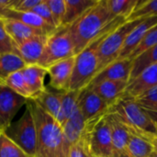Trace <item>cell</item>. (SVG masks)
<instances>
[{"label": "cell", "mask_w": 157, "mask_h": 157, "mask_svg": "<svg viewBox=\"0 0 157 157\" xmlns=\"http://www.w3.org/2000/svg\"><path fill=\"white\" fill-rule=\"evenodd\" d=\"M132 134L145 140L157 135V123L135 102V99L123 94L109 109Z\"/></svg>", "instance_id": "cell-4"}, {"label": "cell", "mask_w": 157, "mask_h": 157, "mask_svg": "<svg viewBox=\"0 0 157 157\" xmlns=\"http://www.w3.org/2000/svg\"><path fill=\"white\" fill-rule=\"evenodd\" d=\"M52 15L56 28L62 26L65 15V0H45Z\"/></svg>", "instance_id": "cell-35"}, {"label": "cell", "mask_w": 157, "mask_h": 157, "mask_svg": "<svg viewBox=\"0 0 157 157\" xmlns=\"http://www.w3.org/2000/svg\"><path fill=\"white\" fill-rule=\"evenodd\" d=\"M157 24V17H152L144 18L140 24H138L133 30L127 37L124 45L120 52L118 60L128 59L132 52L137 48V46L144 40L147 32Z\"/></svg>", "instance_id": "cell-16"}, {"label": "cell", "mask_w": 157, "mask_h": 157, "mask_svg": "<svg viewBox=\"0 0 157 157\" xmlns=\"http://www.w3.org/2000/svg\"><path fill=\"white\" fill-rule=\"evenodd\" d=\"M3 83L7 87H9L11 90H13L15 93L23 97L24 98H26V99L31 98L30 92L26 85V82L22 75L21 70L11 74L9 76H7V78Z\"/></svg>", "instance_id": "cell-32"}, {"label": "cell", "mask_w": 157, "mask_h": 157, "mask_svg": "<svg viewBox=\"0 0 157 157\" xmlns=\"http://www.w3.org/2000/svg\"><path fill=\"white\" fill-rule=\"evenodd\" d=\"M26 63L15 53L0 54V82H4L11 74L22 70Z\"/></svg>", "instance_id": "cell-27"}, {"label": "cell", "mask_w": 157, "mask_h": 157, "mask_svg": "<svg viewBox=\"0 0 157 157\" xmlns=\"http://www.w3.org/2000/svg\"><path fill=\"white\" fill-rule=\"evenodd\" d=\"M29 12H32V13L36 14L41 19H43L46 23H48L49 25L52 26L53 28H56L55 24H54V20H53L52 15V13H51V11H50V9H49L45 0H41L40 3L39 5H37L35 7H33Z\"/></svg>", "instance_id": "cell-36"}, {"label": "cell", "mask_w": 157, "mask_h": 157, "mask_svg": "<svg viewBox=\"0 0 157 157\" xmlns=\"http://www.w3.org/2000/svg\"><path fill=\"white\" fill-rule=\"evenodd\" d=\"M16 0H0V13L6 9H13Z\"/></svg>", "instance_id": "cell-39"}, {"label": "cell", "mask_w": 157, "mask_h": 157, "mask_svg": "<svg viewBox=\"0 0 157 157\" xmlns=\"http://www.w3.org/2000/svg\"><path fill=\"white\" fill-rule=\"evenodd\" d=\"M112 20L106 0H98L94 6L70 25L69 33L75 54L80 53L95 40Z\"/></svg>", "instance_id": "cell-2"}, {"label": "cell", "mask_w": 157, "mask_h": 157, "mask_svg": "<svg viewBox=\"0 0 157 157\" xmlns=\"http://www.w3.org/2000/svg\"><path fill=\"white\" fill-rule=\"evenodd\" d=\"M75 56L70 57L59 61L47 69V73L50 76L49 86L52 89L58 91H67L69 90L70 81L72 74L74 71Z\"/></svg>", "instance_id": "cell-11"}, {"label": "cell", "mask_w": 157, "mask_h": 157, "mask_svg": "<svg viewBox=\"0 0 157 157\" xmlns=\"http://www.w3.org/2000/svg\"><path fill=\"white\" fill-rule=\"evenodd\" d=\"M3 27L14 43H20L39 35H47L41 30L33 29L18 20L1 17Z\"/></svg>", "instance_id": "cell-18"}, {"label": "cell", "mask_w": 157, "mask_h": 157, "mask_svg": "<svg viewBox=\"0 0 157 157\" xmlns=\"http://www.w3.org/2000/svg\"><path fill=\"white\" fill-rule=\"evenodd\" d=\"M98 0H65V15L62 26H70Z\"/></svg>", "instance_id": "cell-23"}, {"label": "cell", "mask_w": 157, "mask_h": 157, "mask_svg": "<svg viewBox=\"0 0 157 157\" xmlns=\"http://www.w3.org/2000/svg\"><path fill=\"white\" fill-rule=\"evenodd\" d=\"M106 118L109 124L114 157H129L127 144L131 132L111 113L108 112Z\"/></svg>", "instance_id": "cell-15"}, {"label": "cell", "mask_w": 157, "mask_h": 157, "mask_svg": "<svg viewBox=\"0 0 157 157\" xmlns=\"http://www.w3.org/2000/svg\"><path fill=\"white\" fill-rule=\"evenodd\" d=\"M134 99L137 105L157 123V86Z\"/></svg>", "instance_id": "cell-30"}, {"label": "cell", "mask_w": 157, "mask_h": 157, "mask_svg": "<svg viewBox=\"0 0 157 157\" xmlns=\"http://www.w3.org/2000/svg\"><path fill=\"white\" fill-rule=\"evenodd\" d=\"M0 18H1V17H0Z\"/></svg>", "instance_id": "cell-43"}, {"label": "cell", "mask_w": 157, "mask_h": 157, "mask_svg": "<svg viewBox=\"0 0 157 157\" xmlns=\"http://www.w3.org/2000/svg\"><path fill=\"white\" fill-rule=\"evenodd\" d=\"M35 121L37 148L35 157H69L68 144L63 127L32 99H27Z\"/></svg>", "instance_id": "cell-1"}, {"label": "cell", "mask_w": 157, "mask_h": 157, "mask_svg": "<svg viewBox=\"0 0 157 157\" xmlns=\"http://www.w3.org/2000/svg\"><path fill=\"white\" fill-rule=\"evenodd\" d=\"M63 92L64 91H58L52 88L46 87L42 92H40L39 95L31 99L48 114L56 119L61 108Z\"/></svg>", "instance_id": "cell-21"}, {"label": "cell", "mask_w": 157, "mask_h": 157, "mask_svg": "<svg viewBox=\"0 0 157 157\" xmlns=\"http://www.w3.org/2000/svg\"><path fill=\"white\" fill-rule=\"evenodd\" d=\"M152 17H157V0L140 1L134 10L126 18V21L144 19Z\"/></svg>", "instance_id": "cell-31"}, {"label": "cell", "mask_w": 157, "mask_h": 157, "mask_svg": "<svg viewBox=\"0 0 157 157\" xmlns=\"http://www.w3.org/2000/svg\"><path fill=\"white\" fill-rule=\"evenodd\" d=\"M48 35H39L20 43H14L13 53L17 54L26 65L38 64L42 54Z\"/></svg>", "instance_id": "cell-12"}, {"label": "cell", "mask_w": 157, "mask_h": 157, "mask_svg": "<svg viewBox=\"0 0 157 157\" xmlns=\"http://www.w3.org/2000/svg\"><path fill=\"white\" fill-rule=\"evenodd\" d=\"M5 133L29 156H36L37 130L31 109L26 102V109L22 116L5 131Z\"/></svg>", "instance_id": "cell-6"}, {"label": "cell", "mask_w": 157, "mask_h": 157, "mask_svg": "<svg viewBox=\"0 0 157 157\" xmlns=\"http://www.w3.org/2000/svg\"><path fill=\"white\" fill-rule=\"evenodd\" d=\"M143 20L144 19L126 21L103 39V40L99 44L98 52V74L102 69L107 67L109 64L118 60V57L120 55V52L124 45L127 37L133 30V29L138 24H140Z\"/></svg>", "instance_id": "cell-7"}, {"label": "cell", "mask_w": 157, "mask_h": 157, "mask_svg": "<svg viewBox=\"0 0 157 157\" xmlns=\"http://www.w3.org/2000/svg\"><path fill=\"white\" fill-rule=\"evenodd\" d=\"M157 44V24L154 26L145 35L144 40L141 41V43L137 46V48L132 52V53L129 56L128 59L133 61L137 56L142 54L144 52L148 50L149 48L155 46Z\"/></svg>", "instance_id": "cell-34"}, {"label": "cell", "mask_w": 157, "mask_h": 157, "mask_svg": "<svg viewBox=\"0 0 157 157\" xmlns=\"http://www.w3.org/2000/svg\"><path fill=\"white\" fill-rule=\"evenodd\" d=\"M90 152L96 157H114L109 124L106 114L94 125L89 141Z\"/></svg>", "instance_id": "cell-8"}, {"label": "cell", "mask_w": 157, "mask_h": 157, "mask_svg": "<svg viewBox=\"0 0 157 157\" xmlns=\"http://www.w3.org/2000/svg\"><path fill=\"white\" fill-rule=\"evenodd\" d=\"M0 17L3 18H11L18 20L33 29L41 30L47 35H50L57 29L49 25L39 16L29 11H17L12 9H6L0 13Z\"/></svg>", "instance_id": "cell-19"}, {"label": "cell", "mask_w": 157, "mask_h": 157, "mask_svg": "<svg viewBox=\"0 0 157 157\" xmlns=\"http://www.w3.org/2000/svg\"><path fill=\"white\" fill-rule=\"evenodd\" d=\"M149 157H157V152H155V151H153V153L150 155V156Z\"/></svg>", "instance_id": "cell-41"}, {"label": "cell", "mask_w": 157, "mask_h": 157, "mask_svg": "<svg viewBox=\"0 0 157 157\" xmlns=\"http://www.w3.org/2000/svg\"><path fill=\"white\" fill-rule=\"evenodd\" d=\"M13 40L5 30L0 19V54L13 52Z\"/></svg>", "instance_id": "cell-37"}, {"label": "cell", "mask_w": 157, "mask_h": 157, "mask_svg": "<svg viewBox=\"0 0 157 157\" xmlns=\"http://www.w3.org/2000/svg\"><path fill=\"white\" fill-rule=\"evenodd\" d=\"M27 99L0 82V132H5Z\"/></svg>", "instance_id": "cell-9"}, {"label": "cell", "mask_w": 157, "mask_h": 157, "mask_svg": "<svg viewBox=\"0 0 157 157\" xmlns=\"http://www.w3.org/2000/svg\"><path fill=\"white\" fill-rule=\"evenodd\" d=\"M41 0H16L12 10L30 11L33 7L40 3Z\"/></svg>", "instance_id": "cell-38"}, {"label": "cell", "mask_w": 157, "mask_h": 157, "mask_svg": "<svg viewBox=\"0 0 157 157\" xmlns=\"http://www.w3.org/2000/svg\"><path fill=\"white\" fill-rule=\"evenodd\" d=\"M127 151L129 157H149L154 149L147 140L131 133L127 144Z\"/></svg>", "instance_id": "cell-28"}, {"label": "cell", "mask_w": 157, "mask_h": 157, "mask_svg": "<svg viewBox=\"0 0 157 157\" xmlns=\"http://www.w3.org/2000/svg\"><path fill=\"white\" fill-rule=\"evenodd\" d=\"M104 116V115H103ZM98 117L91 121H88L86 122V126L84 129V132L80 137V139L75 143L71 147L69 151V157H91L90 152V146H89V141H90V133L91 131L96 124V122L101 118Z\"/></svg>", "instance_id": "cell-24"}, {"label": "cell", "mask_w": 157, "mask_h": 157, "mask_svg": "<svg viewBox=\"0 0 157 157\" xmlns=\"http://www.w3.org/2000/svg\"><path fill=\"white\" fill-rule=\"evenodd\" d=\"M132 67V61L130 59L116 60L97 74L87 86H92L104 81H123L129 83Z\"/></svg>", "instance_id": "cell-13"}, {"label": "cell", "mask_w": 157, "mask_h": 157, "mask_svg": "<svg viewBox=\"0 0 157 157\" xmlns=\"http://www.w3.org/2000/svg\"><path fill=\"white\" fill-rule=\"evenodd\" d=\"M77 106L86 122L107 114L109 109V106L101 98L86 87L81 90Z\"/></svg>", "instance_id": "cell-10"}, {"label": "cell", "mask_w": 157, "mask_h": 157, "mask_svg": "<svg viewBox=\"0 0 157 157\" xmlns=\"http://www.w3.org/2000/svg\"><path fill=\"white\" fill-rule=\"evenodd\" d=\"M91 157H96V156H93V155H92V156H91Z\"/></svg>", "instance_id": "cell-42"}, {"label": "cell", "mask_w": 157, "mask_h": 157, "mask_svg": "<svg viewBox=\"0 0 157 157\" xmlns=\"http://www.w3.org/2000/svg\"><path fill=\"white\" fill-rule=\"evenodd\" d=\"M0 157H30L17 145L5 132H0Z\"/></svg>", "instance_id": "cell-33"}, {"label": "cell", "mask_w": 157, "mask_h": 157, "mask_svg": "<svg viewBox=\"0 0 157 157\" xmlns=\"http://www.w3.org/2000/svg\"><path fill=\"white\" fill-rule=\"evenodd\" d=\"M126 22L125 17H118L110 21L103 32L93 40L86 49L75 55L74 71L72 74L69 90L81 91L86 88L98 74V47L103 39Z\"/></svg>", "instance_id": "cell-3"}, {"label": "cell", "mask_w": 157, "mask_h": 157, "mask_svg": "<svg viewBox=\"0 0 157 157\" xmlns=\"http://www.w3.org/2000/svg\"><path fill=\"white\" fill-rule=\"evenodd\" d=\"M81 91L76 90H67L63 92L61 108L56 118L57 121L62 127L66 123L68 119L72 116L75 109L77 108V100Z\"/></svg>", "instance_id": "cell-25"}, {"label": "cell", "mask_w": 157, "mask_h": 157, "mask_svg": "<svg viewBox=\"0 0 157 157\" xmlns=\"http://www.w3.org/2000/svg\"><path fill=\"white\" fill-rule=\"evenodd\" d=\"M21 73L30 92L31 98L39 95L46 88V86H44V79L45 76L48 75L46 68L39 64H30L26 65L21 70Z\"/></svg>", "instance_id": "cell-20"}, {"label": "cell", "mask_w": 157, "mask_h": 157, "mask_svg": "<svg viewBox=\"0 0 157 157\" xmlns=\"http://www.w3.org/2000/svg\"><path fill=\"white\" fill-rule=\"evenodd\" d=\"M157 86V63L144 69L128 83L124 95L136 98Z\"/></svg>", "instance_id": "cell-14"}, {"label": "cell", "mask_w": 157, "mask_h": 157, "mask_svg": "<svg viewBox=\"0 0 157 157\" xmlns=\"http://www.w3.org/2000/svg\"><path fill=\"white\" fill-rule=\"evenodd\" d=\"M157 63V44L149 48L132 61V67L129 82L137 77L144 69Z\"/></svg>", "instance_id": "cell-26"}, {"label": "cell", "mask_w": 157, "mask_h": 157, "mask_svg": "<svg viewBox=\"0 0 157 157\" xmlns=\"http://www.w3.org/2000/svg\"><path fill=\"white\" fill-rule=\"evenodd\" d=\"M85 126H86V121L77 106L72 116L68 119V121L63 127L65 139L68 144L70 145V147L80 139L84 132Z\"/></svg>", "instance_id": "cell-22"}, {"label": "cell", "mask_w": 157, "mask_h": 157, "mask_svg": "<svg viewBox=\"0 0 157 157\" xmlns=\"http://www.w3.org/2000/svg\"><path fill=\"white\" fill-rule=\"evenodd\" d=\"M106 2L110 17L114 19L118 17L127 18L140 3V0H106Z\"/></svg>", "instance_id": "cell-29"}, {"label": "cell", "mask_w": 157, "mask_h": 157, "mask_svg": "<svg viewBox=\"0 0 157 157\" xmlns=\"http://www.w3.org/2000/svg\"><path fill=\"white\" fill-rule=\"evenodd\" d=\"M148 142L151 144L154 151L157 152V135H155V136H152L148 139Z\"/></svg>", "instance_id": "cell-40"}, {"label": "cell", "mask_w": 157, "mask_h": 157, "mask_svg": "<svg viewBox=\"0 0 157 157\" xmlns=\"http://www.w3.org/2000/svg\"><path fill=\"white\" fill-rule=\"evenodd\" d=\"M73 56H75V54L69 33V26H61L48 35L38 64L48 68L59 61Z\"/></svg>", "instance_id": "cell-5"}, {"label": "cell", "mask_w": 157, "mask_h": 157, "mask_svg": "<svg viewBox=\"0 0 157 157\" xmlns=\"http://www.w3.org/2000/svg\"><path fill=\"white\" fill-rule=\"evenodd\" d=\"M128 82L123 81H104L92 86H87L101 98L109 108L125 93Z\"/></svg>", "instance_id": "cell-17"}]
</instances>
